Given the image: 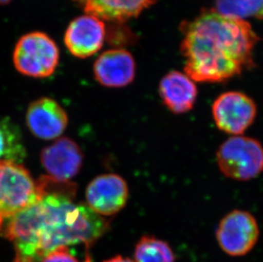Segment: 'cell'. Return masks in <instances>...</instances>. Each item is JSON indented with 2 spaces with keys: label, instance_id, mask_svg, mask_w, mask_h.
Here are the masks:
<instances>
[{
  "label": "cell",
  "instance_id": "cell-1",
  "mask_svg": "<svg viewBox=\"0 0 263 262\" xmlns=\"http://www.w3.org/2000/svg\"><path fill=\"white\" fill-rule=\"evenodd\" d=\"M41 196L5 225L1 235L15 246L14 262H42L59 248L94 245L109 229V221L89 206L75 203L76 185L50 176L37 181Z\"/></svg>",
  "mask_w": 263,
  "mask_h": 262
},
{
  "label": "cell",
  "instance_id": "cell-2",
  "mask_svg": "<svg viewBox=\"0 0 263 262\" xmlns=\"http://www.w3.org/2000/svg\"><path fill=\"white\" fill-rule=\"evenodd\" d=\"M180 30L185 73L194 82L223 83L256 66L253 51L260 38L247 21L210 9L181 23Z\"/></svg>",
  "mask_w": 263,
  "mask_h": 262
},
{
  "label": "cell",
  "instance_id": "cell-3",
  "mask_svg": "<svg viewBox=\"0 0 263 262\" xmlns=\"http://www.w3.org/2000/svg\"><path fill=\"white\" fill-rule=\"evenodd\" d=\"M41 193L37 181L21 163L0 161V235L5 225L34 203Z\"/></svg>",
  "mask_w": 263,
  "mask_h": 262
},
{
  "label": "cell",
  "instance_id": "cell-4",
  "mask_svg": "<svg viewBox=\"0 0 263 262\" xmlns=\"http://www.w3.org/2000/svg\"><path fill=\"white\" fill-rule=\"evenodd\" d=\"M216 163L228 178L250 181L263 172L262 146L249 136H231L219 146Z\"/></svg>",
  "mask_w": 263,
  "mask_h": 262
},
{
  "label": "cell",
  "instance_id": "cell-5",
  "mask_svg": "<svg viewBox=\"0 0 263 262\" xmlns=\"http://www.w3.org/2000/svg\"><path fill=\"white\" fill-rule=\"evenodd\" d=\"M57 43L45 32L23 35L15 45L13 62L15 69L28 77L44 79L55 72L59 64Z\"/></svg>",
  "mask_w": 263,
  "mask_h": 262
},
{
  "label": "cell",
  "instance_id": "cell-6",
  "mask_svg": "<svg viewBox=\"0 0 263 262\" xmlns=\"http://www.w3.org/2000/svg\"><path fill=\"white\" fill-rule=\"evenodd\" d=\"M216 239L224 252L231 256H243L258 241L260 231L256 218L245 210H233L219 223Z\"/></svg>",
  "mask_w": 263,
  "mask_h": 262
},
{
  "label": "cell",
  "instance_id": "cell-7",
  "mask_svg": "<svg viewBox=\"0 0 263 262\" xmlns=\"http://www.w3.org/2000/svg\"><path fill=\"white\" fill-rule=\"evenodd\" d=\"M256 114V102L239 91L222 93L212 105V116L216 127L232 136H242L253 124Z\"/></svg>",
  "mask_w": 263,
  "mask_h": 262
},
{
  "label": "cell",
  "instance_id": "cell-8",
  "mask_svg": "<svg viewBox=\"0 0 263 262\" xmlns=\"http://www.w3.org/2000/svg\"><path fill=\"white\" fill-rule=\"evenodd\" d=\"M106 35L104 22L94 15L85 14L69 23L65 32V46L73 57L88 58L102 49Z\"/></svg>",
  "mask_w": 263,
  "mask_h": 262
},
{
  "label": "cell",
  "instance_id": "cell-9",
  "mask_svg": "<svg viewBox=\"0 0 263 262\" xmlns=\"http://www.w3.org/2000/svg\"><path fill=\"white\" fill-rule=\"evenodd\" d=\"M128 198L126 181L116 174L97 176L86 190L87 205L101 216H111L119 213L126 204Z\"/></svg>",
  "mask_w": 263,
  "mask_h": 262
},
{
  "label": "cell",
  "instance_id": "cell-10",
  "mask_svg": "<svg viewBox=\"0 0 263 262\" xmlns=\"http://www.w3.org/2000/svg\"><path fill=\"white\" fill-rule=\"evenodd\" d=\"M41 163L49 176L59 181H69L80 171L83 154L76 142L61 138L41 153Z\"/></svg>",
  "mask_w": 263,
  "mask_h": 262
},
{
  "label": "cell",
  "instance_id": "cell-11",
  "mask_svg": "<svg viewBox=\"0 0 263 262\" xmlns=\"http://www.w3.org/2000/svg\"><path fill=\"white\" fill-rule=\"evenodd\" d=\"M95 79L109 88H122L132 84L136 76V62L129 51L112 49L100 54L95 62Z\"/></svg>",
  "mask_w": 263,
  "mask_h": 262
},
{
  "label": "cell",
  "instance_id": "cell-12",
  "mask_svg": "<svg viewBox=\"0 0 263 262\" xmlns=\"http://www.w3.org/2000/svg\"><path fill=\"white\" fill-rule=\"evenodd\" d=\"M67 114L64 109L49 97L31 103L27 113V124L35 136L43 140L58 138L67 128Z\"/></svg>",
  "mask_w": 263,
  "mask_h": 262
},
{
  "label": "cell",
  "instance_id": "cell-13",
  "mask_svg": "<svg viewBox=\"0 0 263 262\" xmlns=\"http://www.w3.org/2000/svg\"><path fill=\"white\" fill-rule=\"evenodd\" d=\"M159 92L164 106L175 114L191 111L198 97L195 82L179 71H172L162 78Z\"/></svg>",
  "mask_w": 263,
  "mask_h": 262
},
{
  "label": "cell",
  "instance_id": "cell-14",
  "mask_svg": "<svg viewBox=\"0 0 263 262\" xmlns=\"http://www.w3.org/2000/svg\"><path fill=\"white\" fill-rule=\"evenodd\" d=\"M85 14L112 23H123L137 17L156 0H72Z\"/></svg>",
  "mask_w": 263,
  "mask_h": 262
},
{
  "label": "cell",
  "instance_id": "cell-15",
  "mask_svg": "<svg viewBox=\"0 0 263 262\" xmlns=\"http://www.w3.org/2000/svg\"><path fill=\"white\" fill-rule=\"evenodd\" d=\"M25 158L20 129L8 118L0 119V161L21 163Z\"/></svg>",
  "mask_w": 263,
  "mask_h": 262
},
{
  "label": "cell",
  "instance_id": "cell-16",
  "mask_svg": "<svg viewBox=\"0 0 263 262\" xmlns=\"http://www.w3.org/2000/svg\"><path fill=\"white\" fill-rule=\"evenodd\" d=\"M135 262H175V254L168 242L145 235L136 245Z\"/></svg>",
  "mask_w": 263,
  "mask_h": 262
},
{
  "label": "cell",
  "instance_id": "cell-17",
  "mask_svg": "<svg viewBox=\"0 0 263 262\" xmlns=\"http://www.w3.org/2000/svg\"><path fill=\"white\" fill-rule=\"evenodd\" d=\"M214 10L228 17L263 20V0H216Z\"/></svg>",
  "mask_w": 263,
  "mask_h": 262
},
{
  "label": "cell",
  "instance_id": "cell-18",
  "mask_svg": "<svg viewBox=\"0 0 263 262\" xmlns=\"http://www.w3.org/2000/svg\"><path fill=\"white\" fill-rule=\"evenodd\" d=\"M42 262H79V260L70 253L67 247H62L49 254Z\"/></svg>",
  "mask_w": 263,
  "mask_h": 262
},
{
  "label": "cell",
  "instance_id": "cell-19",
  "mask_svg": "<svg viewBox=\"0 0 263 262\" xmlns=\"http://www.w3.org/2000/svg\"><path fill=\"white\" fill-rule=\"evenodd\" d=\"M104 262H135L129 258L124 257L121 255H117L115 257L111 258L109 260H105Z\"/></svg>",
  "mask_w": 263,
  "mask_h": 262
},
{
  "label": "cell",
  "instance_id": "cell-20",
  "mask_svg": "<svg viewBox=\"0 0 263 262\" xmlns=\"http://www.w3.org/2000/svg\"><path fill=\"white\" fill-rule=\"evenodd\" d=\"M12 0H0V5H5L11 2Z\"/></svg>",
  "mask_w": 263,
  "mask_h": 262
}]
</instances>
